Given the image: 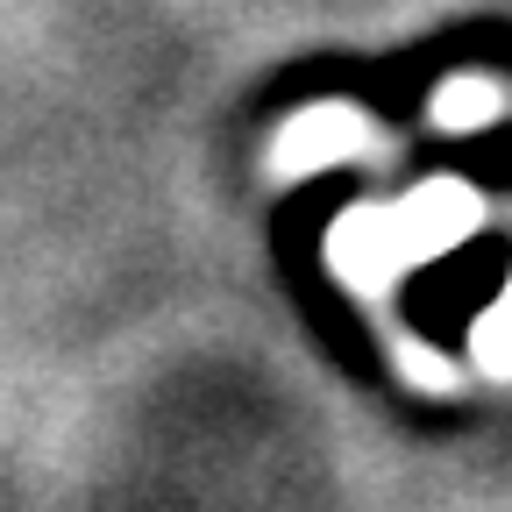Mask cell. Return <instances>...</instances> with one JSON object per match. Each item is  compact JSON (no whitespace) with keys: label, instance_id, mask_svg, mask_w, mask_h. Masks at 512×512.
Segmentation results:
<instances>
[{"label":"cell","instance_id":"cell-1","mask_svg":"<svg viewBox=\"0 0 512 512\" xmlns=\"http://www.w3.org/2000/svg\"><path fill=\"white\" fill-rule=\"evenodd\" d=\"M477 221V200L470 192H456V185H420L413 200L392 214V228H399V256L413 264V256H434V249H448L463 228Z\"/></svg>","mask_w":512,"mask_h":512},{"label":"cell","instance_id":"cell-3","mask_svg":"<svg viewBox=\"0 0 512 512\" xmlns=\"http://www.w3.org/2000/svg\"><path fill=\"white\" fill-rule=\"evenodd\" d=\"M335 256H342L356 278H384L392 264H406V256H399V228H392V214H349L342 235H335Z\"/></svg>","mask_w":512,"mask_h":512},{"label":"cell","instance_id":"cell-4","mask_svg":"<svg viewBox=\"0 0 512 512\" xmlns=\"http://www.w3.org/2000/svg\"><path fill=\"white\" fill-rule=\"evenodd\" d=\"M491 114H498V93H491L484 79H456V86L434 93V121H441V128H484Z\"/></svg>","mask_w":512,"mask_h":512},{"label":"cell","instance_id":"cell-2","mask_svg":"<svg viewBox=\"0 0 512 512\" xmlns=\"http://www.w3.org/2000/svg\"><path fill=\"white\" fill-rule=\"evenodd\" d=\"M356 143V114L349 107H313L299 128H285V143H278V164L292 171H313L320 157H342Z\"/></svg>","mask_w":512,"mask_h":512},{"label":"cell","instance_id":"cell-5","mask_svg":"<svg viewBox=\"0 0 512 512\" xmlns=\"http://www.w3.org/2000/svg\"><path fill=\"white\" fill-rule=\"evenodd\" d=\"M477 342H484V363H491V370H512V292H505V306L484 320Z\"/></svg>","mask_w":512,"mask_h":512}]
</instances>
